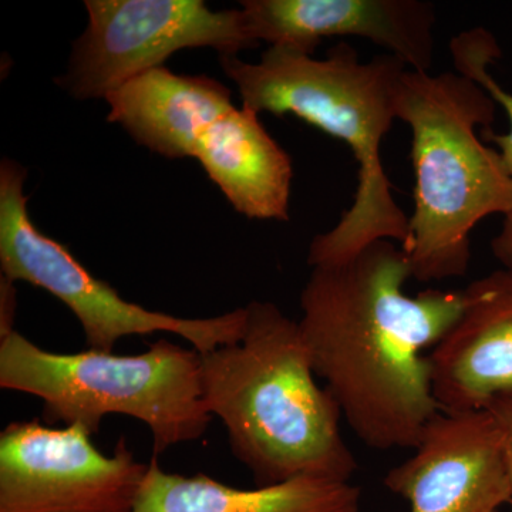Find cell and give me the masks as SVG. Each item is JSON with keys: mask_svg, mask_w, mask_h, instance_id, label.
I'll return each mask as SVG.
<instances>
[{"mask_svg": "<svg viewBox=\"0 0 512 512\" xmlns=\"http://www.w3.org/2000/svg\"><path fill=\"white\" fill-rule=\"evenodd\" d=\"M220 63L237 84L242 107L293 114L345 143L355 157V200L335 227L313 238L308 264H342L382 239L406 249L409 217L394 200L380 151L397 120V86L406 64L390 53L362 62L349 43L332 47L325 59L269 47L258 63L238 56H221Z\"/></svg>", "mask_w": 512, "mask_h": 512, "instance_id": "2", "label": "cell"}, {"mask_svg": "<svg viewBox=\"0 0 512 512\" xmlns=\"http://www.w3.org/2000/svg\"><path fill=\"white\" fill-rule=\"evenodd\" d=\"M258 116L247 107H232L204 131L194 158L239 214L288 221L292 158Z\"/></svg>", "mask_w": 512, "mask_h": 512, "instance_id": "13", "label": "cell"}, {"mask_svg": "<svg viewBox=\"0 0 512 512\" xmlns=\"http://www.w3.org/2000/svg\"><path fill=\"white\" fill-rule=\"evenodd\" d=\"M16 299L15 282L2 276L0 281V339L15 332Z\"/></svg>", "mask_w": 512, "mask_h": 512, "instance_id": "17", "label": "cell"}, {"mask_svg": "<svg viewBox=\"0 0 512 512\" xmlns=\"http://www.w3.org/2000/svg\"><path fill=\"white\" fill-rule=\"evenodd\" d=\"M497 103L470 77L404 70L397 120L412 130L414 208L407 258L413 279L446 281L467 274L471 231L490 215L512 210V181L500 151L478 137Z\"/></svg>", "mask_w": 512, "mask_h": 512, "instance_id": "4", "label": "cell"}, {"mask_svg": "<svg viewBox=\"0 0 512 512\" xmlns=\"http://www.w3.org/2000/svg\"><path fill=\"white\" fill-rule=\"evenodd\" d=\"M89 23L56 83L73 99H106L180 50L212 47L237 56L255 47L241 9L214 12L202 0H86Z\"/></svg>", "mask_w": 512, "mask_h": 512, "instance_id": "7", "label": "cell"}, {"mask_svg": "<svg viewBox=\"0 0 512 512\" xmlns=\"http://www.w3.org/2000/svg\"><path fill=\"white\" fill-rule=\"evenodd\" d=\"M484 410H487L493 417L498 433H500L501 446H503L505 464H507L512 487V392L495 397ZM510 512H512V501Z\"/></svg>", "mask_w": 512, "mask_h": 512, "instance_id": "16", "label": "cell"}, {"mask_svg": "<svg viewBox=\"0 0 512 512\" xmlns=\"http://www.w3.org/2000/svg\"><path fill=\"white\" fill-rule=\"evenodd\" d=\"M252 40L313 55L326 37H362L414 72H430L436 9L423 0H245Z\"/></svg>", "mask_w": 512, "mask_h": 512, "instance_id": "10", "label": "cell"}, {"mask_svg": "<svg viewBox=\"0 0 512 512\" xmlns=\"http://www.w3.org/2000/svg\"><path fill=\"white\" fill-rule=\"evenodd\" d=\"M384 485L410 512H498L512 501L500 433L487 410L437 414Z\"/></svg>", "mask_w": 512, "mask_h": 512, "instance_id": "9", "label": "cell"}, {"mask_svg": "<svg viewBox=\"0 0 512 512\" xmlns=\"http://www.w3.org/2000/svg\"><path fill=\"white\" fill-rule=\"evenodd\" d=\"M409 258L393 241L373 242L349 261L312 268L299 328L315 375L343 419L377 451L416 448L441 413L430 352L467 306L464 289L404 292Z\"/></svg>", "mask_w": 512, "mask_h": 512, "instance_id": "1", "label": "cell"}, {"mask_svg": "<svg viewBox=\"0 0 512 512\" xmlns=\"http://www.w3.org/2000/svg\"><path fill=\"white\" fill-rule=\"evenodd\" d=\"M107 120L141 146L167 158H194L204 131L234 107L231 90L208 76L158 67L106 97Z\"/></svg>", "mask_w": 512, "mask_h": 512, "instance_id": "12", "label": "cell"}, {"mask_svg": "<svg viewBox=\"0 0 512 512\" xmlns=\"http://www.w3.org/2000/svg\"><path fill=\"white\" fill-rule=\"evenodd\" d=\"M0 387L42 400L47 423L79 424L92 436L110 414L140 420L151 431L156 456L200 439L212 420L201 353L168 339L141 355L56 353L15 330L0 339Z\"/></svg>", "mask_w": 512, "mask_h": 512, "instance_id": "5", "label": "cell"}, {"mask_svg": "<svg viewBox=\"0 0 512 512\" xmlns=\"http://www.w3.org/2000/svg\"><path fill=\"white\" fill-rule=\"evenodd\" d=\"M315 376L299 322L272 302L249 303L242 339L202 353L205 406L258 487L356 473L342 412Z\"/></svg>", "mask_w": 512, "mask_h": 512, "instance_id": "3", "label": "cell"}, {"mask_svg": "<svg viewBox=\"0 0 512 512\" xmlns=\"http://www.w3.org/2000/svg\"><path fill=\"white\" fill-rule=\"evenodd\" d=\"M466 292L463 315L429 353L443 413L478 412L512 392V269H497Z\"/></svg>", "mask_w": 512, "mask_h": 512, "instance_id": "11", "label": "cell"}, {"mask_svg": "<svg viewBox=\"0 0 512 512\" xmlns=\"http://www.w3.org/2000/svg\"><path fill=\"white\" fill-rule=\"evenodd\" d=\"M147 471L124 439L106 456L79 424L15 421L0 434V512H131Z\"/></svg>", "mask_w": 512, "mask_h": 512, "instance_id": "8", "label": "cell"}, {"mask_svg": "<svg viewBox=\"0 0 512 512\" xmlns=\"http://www.w3.org/2000/svg\"><path fill=\"white\" fill-rule=\"evenodd\" d=\"M26 170L12 160L0 165V268L12 282L45 289L79 319L89 349L113 352L128 336L164 332L181 336L208 353L242 339L247 308L214 318L187 319L148 311L128 302L96 278L63 244L47 237L30 218L23 194Z\"/></svg>", "mask_w": 512, "mask_h": 512, "instance_id": "6", "label": "cell"}, {"mask_svg": "<svg viewBox=\"0 0 512 512\" xmlns=\"http://www.w3.org/2000/svg\"><path fill=\"white\" fill-rule=\"evenodd\" d=\"M450 55L456 72L476 80L507 114L508 133L495 134L488 128L484 130V138L498 147L512 181V93L507 92L490 72L493 63L503 56V50L490 30L473 28L451 39ZM491 251L501 268L512 269V210L505 215L503 227L491 242Z\"/></svg>", "mask_w": 512, "mask_h": 512, "instance_id": "15", "label": "cell"}, {"mask_svg": "<svg viewBox=\"0 0 512 512\" xmlns=\"http://www.w3.org/2000/svg\"><path fill=\"white\" fill-rule=\"evenodd\" d=\"M360 504L362 490L350 481L299 477L242 490L201 473H168L154 457L131 512H360Z\"/></svg>", "mask_w": 512, "mask_h": 512, "instance_id": "14", "label": "cell"}]
</instances>
